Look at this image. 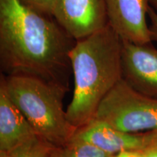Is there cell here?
Returning a JSON list of instances; mask_svg holds the SVG:
<instances>
[{
  "instance_id": "11",
  "label": "cell",
  "mask_w": 157,
  "mask_h": 157,
  "mask_svg": "<svg viewBox=\"0 0 157 157\" xmlns=\"http://www.w3.org/2000/svg\"><path fill=\"white\" fill-rule=\"evenodd\" d=\"M95 145L82 139L72 137L61 147V157H114Z\"/></svg>"
},
{
  "instance_id": "2",
  "label": "cell",
  "mask_w": 157,
  "mask_h": 157,
  "mask_svg": "<svg viewBox=\"0 0 157 157\" xmlns=\"http://www.w3.org/2000/svg\"><path fill=\"white\" fill-rule=\"evenodd\" d=\"M122 39L109 24L76 41L69 58L74 93L66 113L76 128L91 121L101 101L122 79Z\"/></svg>"
},
{
  "instance_id": "14",
  "label": "cell",
  "mask_w": 157,
  "mask_h": 157,
  "mask_svg": "<svg viewBox=\"0 0 157 157\" xmlns=\"http://www.w3.org/2000/svg\"><path fill=\"white\" fill-rule=\"evenodd\" d=\"M141 157H157V141L140 151Z\"/></svg>"
},
{
  "instance_id": "1",
  "label": "cell",
  "mask_w": 157,
  "mask_h": 157,
  "mask_svg": "<svg viewBox=\"0 0 157 157\" xmlns=\"http://www.w3.org/2000/svg\"><path fill=\"white\" fill-rule=\"evenodd\" d=\"M74 39L53 17L21 0H0V68L5 76H28L69 90V53Z\"/></svg>"
},
{
  "instance_id": "5",
  "label": "cell",
  "mask_w": 157,
  "mask_h": 157,
  "mask_svg": "<svg viewBox=\"0 0 157 157\" xmlns=\"http://www.w3.org/2000/svg\"><path fill=\"white\" fill-rule=\"evenodd\" d=\"M53 17L76 40L109 24L105 0H58Z\"/></svg>"
},
{
  "instance_id": "3",
  "label": "cell",
  "mask_w": 157,
  "mask_h": 157,
  "mask_svg": "<svg viewBox=\"0 0 157 157\" xmlns=\"http://www.w3.org/2000/svg\"><path fill=\"white\" fill-rule=\"evenodd\" d=\"M3 76L11 99L37 134L59 147L74 137L77 128L63 107L69 90L32 76Z\"/></svg>"
},
{
  "instance_id": "16",
  "label": "cell",
  "mask_w": 157,
  "mask_h": 157,
  "mask_svg": "<svg viewBox=\"0 0 157 157\" xmlns=\"http://www.w3.org/2000/svg\"><path fill=\"white\" fill-rule=\"evenodd\" d=\"M149 2L151 3L157 10V0H149Z\"/></svg>"
},
{
  "instance_id": "7",
  "label": "cell",
  "mask_w": 157,
  "mask_h": 157,
  "mask_svg": "<svg viewBox=\"0 0 157 157\" xmlns=\"http://www.w3.org/2000/svg\"><path fill=\"white\" fill-rule=\"evenodd\" d=\"M74 137L86 140L110 154L142 151L157 141V131L127 132L93 119L76 129Z\"/></svg>"
},
{
  "instance_id": "4",
  "label": "cell",
  "mask_w": 157,
  "mask_h": 157,
  "mask_svg": "<svg viewBox=\"0 0 157 157\" xmlns=\"http://www.w3.org/2000/svg\"><path fill=\"white\" fill-rule=\"evenodd\" d=\"M93 119L127 132L157 131V98L121 79L101 101Z\"/></svg>"
},
{
  "instance_id": "15",
  "label": "cell",
  "mask_w": 157,
  "mask_h": 157,
  "mask_svg": "<svg viewBox=\"0 0 157 157\" xmlns=\"http://www.w3.org/2000/svg\"><path fill=\"white\" fill-rule=\"evenodd\" d=\"M114 157H141L140 151H124L115 155Z\"/></svg>"
},
{
  "instance_id": "13",
  "label": "cell",
  "mask_w": 157,
  "mask_h": 157,
  "mask_svg": "<svg viewBox=\"0 0 157 157\" xmlns=\"http://www.w3.org/2000/svg\"><path fill=\"white\" fill-rule=\"evenodd\" d=\"M148 17L150 20V30L151 33L152 40L157 42V11L154 8L149 6L148 11Z\"/></svg>"
},
{
  "instance_id": "12",
  "label": "cell",
  "mask_w": 157,
  "mask_h": 157,
  "mask_svg": "<svg viewBox=\"0 0 157 157\" xmlns=\"http://www.w3.org/2000/svg\"><path fill=\"white\" fill-rule=\"evenodd\" d=\"M30 8L38 13L53 17L58 0H21Z\"/></svg>"
},
{
  "instance_id": "6",
  "label": "cell",
  "mask_w": 157,
  "mask_h": 157,
  "mask_svg": "<svg viewBox=\"0 0 157 157\" xmlns=\"http://www.w3.org/2000/svg\"><path fill=\"white\" fill-rule=\"evenodd\" d=\"M122 78L133 89L157 98V49L122 39Z\"/></svg>"
},
{
  "instance_id": "9",
  "label": "cell",
  "mask_w": 157,
  "mask_h": 157,
  "mask_svg": "<svg viewBox=\"0 0 157 157\" xmlns=\"http://www.w3.org/2000/svg\"><path fill=\"white\" fill-rule=\"evenodd\" d=\"M38 135L8 94L0 74V151H10Z\"/></svg>"
},
{
  "instance_id": "10",
  "label": "cell",
  "mask_w": 157,
  "mask_h": 157,
  "mask_svg": "<svg viewBox=\"0 0 157 157\" xmlns=\"http://www.w3.org/2000/svg\"><path fill=\"white\" fill-rule=\"evenodd\" d=\"M8 154L10 157H61V147L36 135Z\"/></svg>"
},
{
  "instance_id": "8",
  "label": "cell",
  "mask_w": 157,
  "mask_h": 157,
  "mask_svg": "<svg viewBox=\"0 0 157 157\" xmlns=\"http://www.w3.org/2000/svg\"><path fill=\"white\" fill-rule=\"evenodd\" d=\"M149 0H105L109 24L123 40L151 43L147 22Z\"/></svg>"
}]
</instances>
